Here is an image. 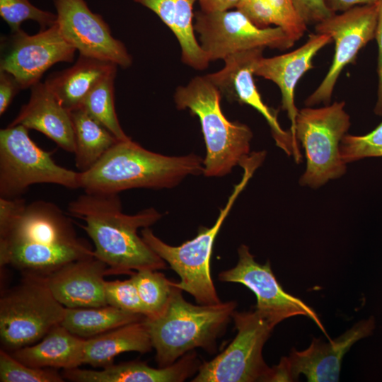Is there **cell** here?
I'll return each mask as SVG.
<instances>
[{
  "label": "cell",
  "mask_w": 382,
  "mask_h": 382,
  "mask_svg": "<svg viewBox=\"0 0 382 382\" xmlns=\"http://www.w3.org/2000/svg\"><path fill=\"white\" fill-rule=\"evenodd\" d=\"M117 72L100 81L86 96L81 106L89 115L103 125L118 140L129 139L123 131L115 108L114 83Z\"/></svg>",
  "instance_id": "cell-29"
},
{
  "label": "cell",
  "mask_w": 382,
  "mask_h": 382,
  "mask_svg": "<svg viewBox=\"0 0 382 382\" xmlns=\"http://www.w3.org/2000/svg\"><path fill=\"white\" fill-rule=\"evenodd\" d=\"M144 320L86 339L83 364L104 368L112 364L114 359L120 354L151 352L154 348Z\"/></svg>",
  "instance_id": "cell-24"
},
{
  "label": "cell",
  "mask_w": 382,
  "mask_h": 382,
  "mask_svg": "<svg viewBox=\"0 0 382 382\" xmlns=\"http://www.w3.org/2000/svg\"><path fill=\"white\" fill-rule=\"evenodd\" d=\"M340 154L346 164L366 157L382 156V122L365 135L347 134L341 141Z\"/></svg>",
  "instance_id": "cell-33"
},
{
  "label": "cell",
  "mask_w": 382,
  "mask_h": 382,
  "mask_svg": "<svg viewBox=\"0 0 382 382\" xmlns=\"http://www.w3.org/2000/svg\"><path fill=\"white\" fill-rule=\"evenodd\" d=\"M237 334L229 345L209 361L202 363L192 382L272 381L273 369L262 349L274 327L255 310L232 316Z\"/></svg>",
  "instance_id": "cell-10"
},
{
  "label": "cell",
  "mask_w": 382,
  "mask_h": 382,
  "mask_svg": "<svg viewBox=\"0 0 382 382\" xmlns=\"http://www.w3.org/2000/svg\"><path fill=\"white\" fill-rule=\"evenodd\" d=\"M21 89L14 76L8 71L0 70V115L6 112Z\"/></svg>",
  "instance_id": "cell-36"
},
{
  "label": "cell",
  "mask_w": 382,
  "mask_h": 382,
  "mask_svg": "<svg viewBox=\"0 0 382 382\" xmlns=\"http://www.w3.org/2000/svg\"><path fill=\"white\" fill-rule=\"evenodd\" d=\"M238 261L235 267L222 271L219 279L245 285L256 296L255 311L274 328L284 320L297 316L311 318L328 337L316 311L301 299L286 292L274 276L270 261L257 262L249 248L238 249Z\"/></svg>",
  "instance_id": "cell-13"
},
{
  "label": "cell",
  "mask_w": 382,
  "mask_h": 382,
  "mask_svg": "<svg viewBox=\"0 0 382 382\" xmlns=\"http://www.w3.org/2000/svg\"><path fill=\"white\" fill-rule=\"evenodd\" d=\"M76 50L56 23L35 35L19 30L1 41L0 70L11 74L22 89L31 88L59 62H72Z\"/></svg>",
  "instance_id": "cell-14"
},
{
  "label": "cell",
  "mask_w": 382,
  "mask_h": 382,
  "mask_svg": "<svg viewBox=\"0 0 382 382\" xmlns=\"http://www.w3.org/2000/svg\"><path fill=\"white\" fill-rule=\"evenodd\" d=\"M327 7L333 13L343 12L358 6L378 4L381 0H324Z\"/></svg>",
  "instance_id": "cell-38"
},
{
  "label": "cell",
  "mask_w": 382,
  "mask_h": 382,
  "mask_svg": "<svg viewBox=\"0 0 382 382\" xmlns=\"http://www.w3.org/2000/svg\"><path fill=\"white\" fill-rule=\"evenodd\" d=\"M375 38L378 47V91L377 101L374 108V112L382 116V0L378 3V20L376 28Z\"/></svg>",
  "instance_id": "cell-37"
},
{
  "label": "cell",
  "mask_w": 382,
  "mask_h": 382,
  "mask_svg": "<svg viewBox=\"0 0 382 382\" xmlns=\"http://www.w3.org/2000/svg\"><path fill=\"white\" fill-rule=\"evenodd\" d=\"M236 8L260 28L280 27L295 42L307 30L293 0H241Z\"/></svg>",
  "instance_id": "cell-28"
},
{
  "label": "cell",
  "mask_w": 382,
  "mask_h": 382,
  "mask_svg": "<svg viewBox=\"0 0 382 382\" xmlns=\"http://www.w3.org/2000/svg\"><path fill=\"white\" fill-rule=\"evenodd\" d=\"M154 12L175 35L184 64L205 69L209 64L195 34L194 4L199 0H134Z\"/></svg>",
  "instance_id": "cell-23"
},
{
  "label": "cell",
  "mask_w": 382,
  "mask_h": 382,
  "mask_svg": "<svg viewBox=\"0 0 382 382\" xmlns=\"http://www.w3.org/2000/svg\"><path fill=\"white\" fill-rule=\"evenodd\" d=\"M236 301L195 305L175 287L164 313L145 318L159 367L169 366L186 353L202 348L212 353L236 311Z\"/></svg>",
  "instance_id": "cell-4"
},
{
  "label": "cell",
  "mask_w": 382,
  "mask_h": 382,
  "mask_svg": "<svg viewBox=\"0 0 382 382\" xmlns=\"http://www.w3.org/2000/svg\"><path fill=\"white\" fill-rule=\"evenodd\" d=\"M260 165V161L255 156L248 157L241 163L243 168L242 179L234 186L215 224L210 228L200 227L194 238L179 246H172L158 238L149 227L141 231L144 242L180 277V281L173 282V285L192 295L199 304L221 302L210 273L214 240L235 200Z\"/></svg>",
  "instance_id": "cell-6"
},
{
  "label": "cell",
  "mask_w": 382,
  "mask_h": 382,
  "mask_svg": "<svg viewBox=\"0 0 382 382\" xmlns=\"http://www.w3.org/2000/svg\"><path fill=\"white\" fill-rule=\"evenodd\" d=\"M75 139V166L80 172L91 168L118 141L82 108L69 112Z\"/></svg>",
  "instance_id": "cell-25"
},
{
  "label": "cell",
  "mask_w": 382,
  "mask_h": 382,
  "mask_svg": "<svg viewBox=\"0 0 382 382\" xmlns=\"http://www.w3.org/2000/svg\"><path fill=\"white\" fill-rule=\"evenodd\" d=\"M221 93L205 76H197L177 88L174 100L179 110L197 116L205 146L203 175L221 177L250 154L253 132L246 125L229 121L221 108Z\"/></svg>",
  "instance_id": "cell-5"
},
{
  "label": "cell",
  "mask_w": 382,
  "mask_h": 382,
  "mask_svg": "<svg viewBox=\"0 0 382 382\" xmlns=\"http://www.w3.org/2000/svg\"><path fill=\"white\" fill-rule=\"evenodd\" d=\"M332 41L326 34L312 33L302 46L286 54L272 57H260L254 63V74L272 81L279 88L282 96V108L286 111L291 122L295 161H301L299 142L296 137V119L299 110L294 101L297 83L313 67V59L316 54Z\"/></svg>",
  "instance_id": "cell-18"
},
{
  "label": "cell",
  "mask_w": 382,
  "mask_h": 382,
  "mask_svg": "<svg viewBox=\"0 0 382 382\" xmlns=\"http://www.w3.org/2000/svg\"><path fill=\"white\" fill-rule=\"evenodd\" d=\"M57 23L64 39L79 54L126 69L132 58L122 42L114 37L108 24L93 12L85 0H53Z\"/></svg>",
  "instance_id": "cell-16"
},
{
  "label": "cell",
  "mask_w": 382,
  "mask_h": 382,
  "mask_svg": "<svg viewBox=\"0 0 382 382\" xmlns=\"http://www.w3.org/2000/svg\"><path fill=\"white\" fill-rule=\"evenodd\" d=\"M374 328V318L370 317L328 342L314 338L304 350L292 349L288 357H282L272 367V381H296L301 374L309 382L338 381L345 354L355 342L371 335Z\"/></svg>",
  "instance_id": "cell-15"
},
{
  "label": "cell",
  "mask_w": 382,
  "mask_h": 382,
  "mask_svg": "<svg viewBox=\"0 0 382 382\" xmlns=\"http://www.w3.org/2000/svg\"><path fill=\"white\" fill-rule=\"evenodd\" d=\"M64 380L57 369L30 366L8 351L0 350L1 382H63Z\"/></svg>",
  "instance_id": "cell-31"
},
{
  "label": "cell",
  "mask_w": 382,
  "mask_h": 382,
  "mask_svg": "<svg viewBox=\"0 0 382 382\" xmlns=\"http://www.w3.org/2000/svg\"><path fill=\"white\" fill-rule=\"evenodd\" d=\"M65 380L74 382H172L176 372L172 366L154 368L139 361L111 364L102 370L79 367L63 370Z\"/></svg>",
  "instance_id": "cell-26"
},
{
  "label": "cell",
  "mask_w": 382,
  "mask_h": 382,
  "mask_svg": "<svg viewBox=\"0 0 382 382\" xmlns=\"http://www.w3.org/2000/svg\"><path fill=\"white\" fill-rule=\"evenodd\" d=\"M378 11V4L358 6L315 25L316 33L328 35L334 40L335 54L327 74L305 100L306 106L329 104L343 69L354 63L359 51L375 37Z\"/></svg>",
  "instance_id": "cell-12"
},
{
  "label": "cell",
  "mask_w": 382,
  "mask_h": 382,
  "mask_svg": "<svg viewBox=\"0 0 382 382\" xmlns=\"http://www.w3.org/2000/svg\"><path fill=\"white\" fill-rule=\"evenodd\" d=\"M18 125L42 133L64 151L74 153V132L70 112L45 82L40 81L30 88L28 102L21 107L9 125Z\"/></svg>",
  "instance_id": "cell-20"
},
{
  "label": "cell",
  "mask_w": 382,
  "mask_h": 382,
  "mask_svg": "<svg viewBox=\"0 0 382 382\" xmlns=\"http://www.w3.org/2000/svg\"><path fill=\"white\" fill-rule=\"evenodd\" d=\"M344 101L299 110L296 137L305 149L306 168L299 183L317 188L346 173L340 146L351 125Z\"/></svg>",
  "instance_id": "cell-8"
},
{
  "label": "cell",
  "mask_w": 382,
  "mask_h": 382,
  "mask_svg": "<svg viewBox=\"0 0 382 382\" xmlns=\"http://www.w3.org/2000/svg\"><path fill=\"white\" fill-rule=\"evenodd\" d=\"M295 8L303 22L308 25L319 23L334 14L324 0H293Z\"/></svg>",
  "instance_id": "cell-35"
},
{
  "label": "cell",
  "mask_w": 382,
  "mask_h": 382,
  "mask_svg": "<svg viewBox=\"0 0 382 382\" xmlns=\"http://www.w3.org/2000/svg\"><path fill=\"white\" fill-rule=\"evenodd\" d=\"M94 256L72 220L56 204L0 197V265L45 277L74 260Z\"/></svg>",
  "instance_id": "cell-1"
},
{
  "label": "cell",
  "mask_w": 382,
  "mask_h": 382,
  "mask_svg": "<svg viewBox=\"0 0 382 382\" xmlns=\"http://www.w3.org/2000/svg\"><path fill=\"white\" fill-rule=\"evenodd\" d=\"M0 16L8 25L11 32L21 30L23 22L33 21L40 30H45L57 23V16L33 5L29 0H0Z\"/></svg>",
  "instance_id": "cell-32"
},
{
  "label": "cell",
  "mask_w": 382,
  "mask_h": 382,
  "mask_svg": "<svg viewBox=\"0 0 382 382\" xmlns=\"http://www.w3.org/2000/svg\"><path fill=\"white\" fill-rule=\"evenodd\" d=\"M263 50L253 49L231 54L224 59L221 69L207 76L228 99L247 104L258 111L270 127L277 146L287 155H293L294 146L291 132L281 127L277 112L263 102L255 83L253 65L262 56Z\"/></svg>",
  "instance_id": "cell-17"
},
{
  "label": "cell",
  "mask_w": 382,
  "mask_h": 382,
  "mask_svg": "<svg viewBox=\"0 0 382 382\" xmlns=\"http://www.w3.org/2000/svg\"><path fill=\"white\" fill-rule=\"evenodd\" d=\"M85 340L74 335L59 324L40 341L11 354L30 366L71 369L83 364Z\"/></svg>",
  "instance_id": "cell-21"
},
{
  "label": "cell",
  "mask_w": 382,
  "mask_h": 382,
  "mask_svg": "<svg viewBox=\"0 0 382 382\" xmlns=\"http://www.w3.org/2000/svg\"><path fill=\"white\" fill-rule=\"evenodd\" d=\"M241 0H199L200 10L207 12L230 10L236 8Z\"/></svg>",
  "instance_id": "cell-39"
},
{
  "label": "cell",
  "mask_w": 382,
  "mask_h": 382,
  "mask_svg": "<svg viewBox=\"0 0 382 382\" xmlns=\"http://www.w3.org/2000/svg\"><path fill=\"white\" fill-rule=\"evenodd\" d=\"M137 287L145 316L154 319L166 311L175 289L173 282L156 270H142L129 275Z\"/></svg>",
  "instance_id": "cell-30"
},
{
  "label": "cell",
  "mask_w": 382,
  "mask_h": 382,
  "mask_svg": "<svg viewBox=\"0 0 382 382\" xmlns=\"http://www.w3.org/2000/svg\"><path fill=\"white\" fill-rule=\"evenodd\" d=\"M108 265L95 256L68 262L45 278L56 299L66 308L106 306L105 277Z\"/></svg>",
  "instance_id": "cell-19"
},
{
  "label": "cell",
  "mask_w": 382,
  "mask_h": 382,
  "mask_svg": "<svg viewBox=\"0 0 382 382\" xmlns=\"http://www.w3.org/2000/svg\"><path fill=\"white\" fill-rule=\"evenodd\" d=\"M67 211L84 222L78 224L93 241L94 256L108 265L110 274L166 268V262L137 233L162 217L154 208L126 214L118 194L84 192L69 203Z\"/></svg>",
  "instance_id": "cell-2"
},
{
  "label": "cell",
  "mask_w": 382,
  "mask_h": 382,
  "mask_svg": "<svg viewBox=\"0 0 382 382\" xmlns=\"http://www.w3.org/2000/svg\"><path fill=\"white\" fill-rule=\"evenodd\" d=\"M52 152L39 147L22 125L0 130V197H21L29 187L39 183L80 187L79 172L58 165Z\"/></svg>",
  "instance_id": "cell-9"
},
{
  "label": "cell",
  "mask_w": 382,
  "mask_h": 382,
  "mask_svg": "<svg viewBox=\"0 0 382 382\" xmlns=\"http://www.w3.org/2000/svg\"><path fill=\"white\" fill-rule=\"evenodd\" d=\"M117 66L79 54L71 66L51 74L45 83L68 111L81 106L94 86L107 76L117 72Z\"/></svg>",
  "instance_id": "cell-22"
},
{
  "label": "cell",
  "mask_w": 382,
  "mask_h": 382,
  "mask_svg": "<svg viewBox=\"0 0 382 382\" xmlns=\"http://www.w3.org/2000/svg\"><path fill=\"white\" fill-rule=\"evenodd\" d=\"M105 296L108 305L145 318V310L132 277L125 280L105 281Z\"/></svg>",
  "instance_id": "cell-34"
},
{
  "label": "cell",
  "mask_w": 382,
  "mask_h": 382,
  "mask_svg": "<svg viewBox=\"0 0 382 382\" xmlns=\"http://www.w3.org/2000/svg\"><path fill=\"white\" fill-rule=\"evenodd\" d=\"M66 307L53 296L44 277L23 275L0 299V340L11 353L40 341L62 321Z\"/></svg>",
  "instance_id": "cell-7"
},
{
  "label": "cell",
  "mask_w": 382,
  "mask_h": 382,
  "mask_svg": "<svg viewBox=\"0 0 382 382\" xmlns=\"http://www.w3.org/2000/svg\"><path fill=\"white\" fill-rule=\"evenodd\" d=\"M144 318L141 314L106 305L92 308H66L60 324L74 335L87 339Z\"/></svg>",
  "instance_id": "cell-27"
},
{
  "label": "cell",
  "mask_w": 382,
  "mask_h": 382,
  "mask_svg": "<svg viewBox=\"0 0 382 382\" xmlns=\"http://www.w3.org/2000/svg\"><path fill=\"white\" fill-rule=\"evenodd\" d=\"M199 43L210 62L253 49L285 50L295 41L280 27L260 28L238 9L195 13Z\"/></svg>",
  "instance_id": "cell-11"
},
{
  "label": "cell",
  "mask_w": 382,
  "mask_h": 382,
  "mask_svg": "<svg viewBox=\"0 0 382 382\" xmlns=\"http://www.w3.org/2000/svg\"><path fill=\"white\" fill-rule=\"evenodd\" d=\"M203 172L204 159L196 154L165 156L129 138L118 140L91 168L79 172V183L86 192L119 194L132 188L173 187Z\"/></svg>",
  "instance_id": "cell-3"
}]
</instances>
